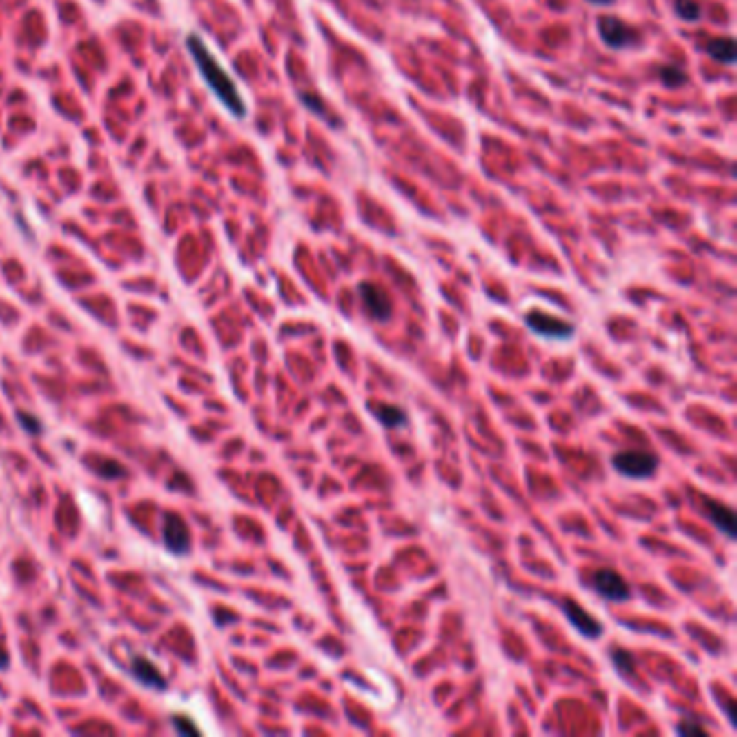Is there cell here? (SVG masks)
Returning <instances> with one entry per match:
<instances>
[{
	"instance_id": "cell-2",
	"label": "cell",
	"mask_w": 737,
	"mask_h": 737,
	"mask_svg": "<svg viewBox=\"0 0 737 737\" xmlns=\"http://www.w3.org/2000/svg\"><path fill=\"white\" fill-rule=\"evenodd\" d=\"M612 467L620 476L645 480L660 469V456L649 450H623L612 456Z\"/></svg>"
},
{
	"instance_id": "cell-17",
	"label": "cell",
	"mask_w": 737,
	"mask_h": 737,
	"mask_svg": "<svg viewBox=\"0 0 737 737\" xmlns=\"http://www.w3.org/2000/svg\"><path fill=\"white\" fill-rule=\"evenodd\" d=\"M677 733L679 735H707L709 731L702 725L692 723V720H681V723L677 725Z\"/></svg>"
},
{
	"instance_id": "cell-1",
	"label": "cell",
	"mask_w": 737,
	"mask_h": 737,
	"mask_svg": "<svg viewBox=\"0 0 737 737\" xmlns=\"http://www.w3.org/2000/svg\"><path fill=\"white\" fill-rule=\"evenodd\" d=\"M186 46H188V52H190L195 65H197L202 78L206 80L210 91L217 95V100L232 112L234 117H244V115H247V104H244L236 83L232 80V76L223 70V65L215 59V55L208 50L204 39L199 35H195V32H190L186 37Z\"/></svg>"
},
{
	"instance_id": "cell-9",
	"label": "cell",
	"mask_w": 737,
	"mask_h": 737,
	"mask_svg": "<svg viewBox=\"0 0 737 737\" xmlns=\"http://www.w3.org/2000/svg\"><path fill=\"white\" fill-rule=\"evenodd\" d=\"M705 513L720 532L729 538H735V515L727 504L705 498Z\"/></svg>"
},
{
	"instance_id": "cell-21",
	"label": "cell",
	"mask_w": 737,
	"mask_h": 737,
	"mask_svg": "<svg viewBox=\"0 0 737 737\" xmlns=\"http://www.w3.org/2000/svg\"><path fill=\"white\" fill-rule=\"evenodd\" d=\"M7 662H9V660H7V653H5V651H0V668L7 666Z\"/></svg>"
},
{
	"instance_id": "cell-6",
	"label": "cell",
	"mask_w": 737,
	"mask_h": 737,
	"mask_svg": "<svg viewBox=\"0 0 737 737\" xmlns=\"http://www.w3.org/2000/svg\"><path fill=\"white\" fill-rule=\"evenodd\" d=\"M359 297H362V303L372 320L387 322L391 318V301L381 286L370 284V282L359 284Z\"/></svg>"
},
{
	"instance_id": "cell-10",
	"label": "cell",
	"mask_w": 737,
	"mask_h": 737,
	"mask_svg": "<svg viewBox=\"0 0 737 737\" xmlns=\"http://www.w3.org/2000/svg\"><path fill=\"white\" fill-rule=\"evenodd\" d=\"M372 415L379 420L385 429H400L406 424V413L404 409L391 402H376L372 406Z\"/></svg>"
},
{
	"instance_id": "cell-15",
	"label": "cell",
	"mask_w": 737,
	"mask_h": 737,
	"mask_svg": "<svg viewBox=\"0 0 737 737\" xmlns=\"http://www.w3.org/2000/svg\"><path fill=\"white\" fill-rule=\"evenodd\" d=\"M301 100L305 102V106H307L309 110H314L316 115H320V117H329V112H326V108H324V102H322V100H318V97H316V95H309V93H301ZM329 119L333 121V126H337L333 117H329Z\"/></svg>"
},
{
	"instance_id": "cell-13",
	"label": "cell",
	"mask_w": 737,
	"mask_h": 737,
	"mask_svg": "<svg viewBox=\"0 0 737 737\" xmlns=\"http://www.w3.org/2000/svg\"><path fill=\"white\" fill-rule=\"evenodd\" d=\"M658 76H660V80L668 89H677V87L685 85V80H687L685 72L679 68V65H670V63L662 65V68L658 70Z\"/></svg>"
},
{
	"instance_id": "cell-4",
	"label": "cell",
	"mask_w": 737,
	"mask_h": 737,
	"mask_svg": "<svg viewBox=\"0 0 737 737\" xmlns=\"http://www.w3.org/2000/svg\"><path fill=\"white\" fill-rule=\"evenodd\" d=\"M526 324L536 335L549 337V340H569L573 333H576V326L571 322H567L562 318H556L551 314H545V312H538V309H532V312L526 314Z\"/></svg>"
},
{
	"instance_id": "cell-8",
	"label": "cell",
	"mask_w": 737,
	"mask_h": 737,
	"mask_svg": "<svg viewBox=\"0 0 737 737\" xmlns=\"http://www.w3.org/2000/svg\"><path fill=\"white\" fill-rule=\"evenodd\" d=\"M165 543L173 553H186L190 547V532L182 517L169 513L165 517Z\"/></svg>"
},
{
	"instance_id": "cell-19",
	"label": "cell",
	"mask_w": 737,
	"mask_h": 737,
	"mask_svg": "<svg viewBox=\"0 0 737 737\" xmlns=\"http://www.w3.org/2000/svg\"><path fill=\"white\" fill-rule=\"evenodd\" d=\"M173 725L177 727V731H179V733H199V731H197V727L190 725V723H186V718H182V716L173 718Z\"/></svg>"
},
{
	"instance_id": "cell-12",
	"label": "cell",
	"mask_w": 737,
	"mask_h": 737,
	"mask_svg": "<svg viewBox=\"0 0 737 737\" xmlns=\"http://www.w3.org/2000/svg\"><path fill=\"white\" fill-rule=\"evenodd\" d=\"M707 55L723 65L735 63V41L731 37H718L707 41Z\"/></svg>"
},
{
	"instance_id": "cell-5",
	"label": "cell",
	"mask_w": 737,
	"mask_h": 737,
	"mask_svg": "<svg viewBox=\"0 0 737 737\" xmlns=\"http://www.w3.org/2000/svg\"><path fill=\"white\" fill-rule=\"evenodd\" d=\"M593 588L608 601H625L631 595L627 580L614 569H597L593 573Z\"/></svg>"
},
{
	"instance_id": "cell-3",
	"label": "cell",
	"mask_w": 737,
	"mask_h": 737,
	"mask_svg": "<svg viewBox=\"0 0 737 737\" xmlns=\"http://www.w3.org/2000/svg\"><path fill=\"white\" fill-rule=\"evenodd\" d=\"M597 30L601 41L608 48H612V50H625V48L640 46L642 41L640 30L629 26L627 22L616 18V15H601L597 22Z\"/></svg>"
},
{
	"instance_id": "cell-18",
	"label": "cell",
	"mask_w": 737,
	"mask_h": 737,
	"mask_svg": "<svg viewBox=\"0 0 737 737\" xmlns=\"http://www.w3.org/2000/svg\"><path fill=\"white\" fill-rule=\"evenodd\" d=\"M18 417H20V422L24 424V429H26L28 433H39V431H41V424H39L37 417H30L28 413H20Z\"/></svg>"
},
{
	"instance_id": "cell-20",
	"label": "cell",
	"mask_w": 737,
	"mask_h": 737,
	"mask_svg": "<svg viewBox=\"0 0 737 737\" xmlns=\"http://www.w3.org/2000/svg\"><path fill=\"white\" fill-rule=\"evenodd\" d=\"M591 5H612L614 0H588Z\"/></svg>"
},
{
	"instance_id": "cell-16",
	"label": "cell",
	"mask_w": 737,
	"mask_h": 737,
	"mask_svg": "<svg viewBox=\"0 0 737 737\" xmlns=\"http://www.w3.org/2000/svg\"><path fill=\"white\" fill-rule=\"evenodd\" d=\"M612 660H614V666L620 670V673H629V670L633 668V658L627 653V651H612Z\"/></svg>"
},
{
	"instance_id": "cell-7",
	"label": "cell",
	"mask_w": 737,
	"mask_h": 737,
	"mask_svg": "<svg viewBox=\"0 0 737 737\" xmlns=\"http://www.w3.org/2000/svg\"><path fill=\"white\" fill-rule=\"evenodd\" d=\"M562 610H564V616L569 618V623L576 627L582 636H586V638H599L601 636L603 625L586 608H582L578 601L567 599L564 605H562Z\"/></svg>"
},
{
	"instance_id": "cell-14",
	"label": "cell",
	"mask_w": 737,
	"mask_h": 737,
	"mask_svg": "<svg viewBox=\"0 0 737 737\" xmlns=\"http://www.w3.org/2000/svg\"><path fill=\"white\" fill-rule=\"evenodd\" d=\"M675 13L685 22H696L702 13V7L698 0H675Z\"/></svg>"
},
{
	"instance_id": "cell-11",
	"label": "cell",
	"mask_w": 737,
	"mask_h": 737,
	"mask_svg": "<svg viewBox=\"0 0 737 737\" xmlns=\"http://www.w3.org/2000/svg\"><path fill=\"white\" fill-rule=\"evenodd\" d=\"M132 673L135 677L143 683V685H150V687H158V690H162V687L167 685L165 677L160 675V670L147 660V658H135L132 660Z\"/></svg>"
}]
</instances>
